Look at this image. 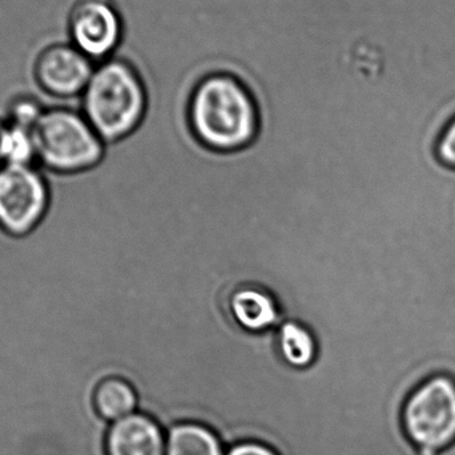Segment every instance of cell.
<instances>
[{
	"mask_svg": "<svg viewBox=\"0 0 455 455\" xmlns=\"http://www.w3.org/2000/svg\"><path fill=\"white\" fill-rule=\"evenodd\" d=\"M189 123L200 143L230 152L253 143L259 132V109L248 88L228 74H213L195 88Z\"/></svg>",
	"mask_w": 455,
	"mask_h": 455,
	"instance_id": "1",
	"label": "cell"
},
{
	"mask_svg": "<svg viewBox=\"0 0 455 455\" xmlns=\"http://www.w3.org/2000/svg\"><path fill=\"white\" fill-rule=\"evenodd\" d=\"M80 99V111L106 144L131 135L147 111L143 80L128 61L116 56L96 64Z\"/></svg>",
	"mask_w": 455,
	"mask_h": 455,
	"instance_id": "2",
	"label": "cell"
},
{
	"mask_svg": "<svg viewBox=\"0 0 455 455\" xmlns=\"http://www.w3.org/2000/svg\"><path fill=\"white\" fill-rule=\"evenodd\" d=\"M37 165L53 175L85 172L100 164L106 143L82 111L67 107L45 109L34 128Z\"/></svg>",
	"mask_w": 455,
	"mask_h": 455,
	"instance_id": "3",
	"label": "cell"
},
{
	"mask_svg": "<svg viewBox=\"0 0 455 455\" xmlns=\"http://www.w3.org/2000/svg\"><path fill=\"white\" fill-rule=\"evenodd\" d=\"M403 425L411 443L427 454L455 443V379L435 374L419 384L406 400Z\"/></svg>",
	"mask_w": 455,
	"mask_h": 455,
	"instance_id": "4",
	"label": "cell"
},
{
	"mask_svg": "<svg viewBox=\"0 0 455 455\" xmlns=\"http://www.w3.org/2000/svg\"><path fill=\"white\" fill-rule=\"evenodd\" d=\"M51 207L47 173L37 165H0V230L26 237L42 226Z\"/></svg>",
	"mask_w": 455,
	"mask_h": 455,
	"instance_id": "5",
	"label": "cell"
},
{
	"mask_svg": "<svg viewBox=\"0 0 455 455\" xmlns=\"http://www.w3.org/2000/svg\"><path fill=\"white\" fill-rule=\"evenodd\" d=\"M71 44L96 64L111 59L124 36V23L115 0H76L68 15Z\"/></svg>",
	"mask_w": 455,
	"mask_h": 455,
	"instance_id": "6",
	"label": "cell"
},
{
	"mask_svg": "<svg viewBox=\"0 0 455 455\" xmlns=\"http://www.w3.org/2000/svg\"><path fill=\"white\" fill-rule=\"evenodd\" d=\"M95 68V61L71 43H55L37 53L34 79L51 98H82Z\"/></svg>",
	"mask_w": 455,
	"mask_h": 455,
	"instance_id": "7",
	"label": "cell"
},
{
	"mask_svg": "<svg viewBox=\"0 0 455 455\" xmlns=\"http://www.w3.org/2000/svg\"><path fill=\"white\" fill-rule=\"evenodd\" d=\"M165 429L149 414L138 411L109 424L107 455H165Z\"/></svg>",
	"mask_w": 455,
	"mask_h": 455,
	"instance_id": "8",
	"label": "cell"
},
{
	"mask_svg": "<svg viewBox=\"0 0 455 455\" xmlns=\"http://www.w3.org/2000/svg\"><path fill=\"white\" fill-rule=\"evenodd\" d=\"M229 307L235 323L251 333L272 331L283 317L275 296L259 285L240 286L230 297Z\"/></svg>",
	"mask_w": 455,
	"mask_h": 455,
	"instance_id": "9",
	"label": "cell"
},
{
	"mask_svg": "<svg viewBox=\"0 0 455 455\" xmlns=\"http://www.w3.org/2000/svg\"><path fill=\"white\" fill-rule=\"evenodd\" d=\"M165 455H226L220 435L196 421L176 422L165 429Z\"/></svg>",
	"mask_w": 455,
	"mask_h": 455,
	"instance_id": "10",
	"label": "cell"
},
{
	"mask_svg": "<svg viewBox=\"0 0 455 455\" xmlns=\"http://www.w3.org/2000/svg\"><path fill=\"white\" fill-rule=\"evenodd\" d=\"M92 403L96 413L112 424L139 411V395L135 387L123 377H104L93 389Z\"/></svg>",
	"mask_w": 455,
	"mask_h": 455,
	"instance_id": "11",
	"label": "cell"
},
{
	"mask_svg": "<svg viewBox=\"0 0 455 455\" xmlns=\"http://www.w3.org/2000/svg\"><path fill=\"white\" fill-rule=\"evenodd\" d=\"M277 347L283 363L294 369H307L317 358V341L307 326L283 315L277 326Z\"/></svg>",
	"mask_w": 455,
	"mask_h": 455,
	"instance_id": "12",
	"label": "cell"
},
{
	"mask_svg": "<svg viewBox=\"0 0 455 455\" xmlns=\"http://www.w3.org/2000/svg\"><path fill=\"white\" fill-rule=\"evenodd\" d=\"M0 165H19V167L37 165L34 131L16 127L7 123L4 139H3Z\"/></svg>",
	"mask_w": 455,
	"mask_h": 455,
	"instance_id": "13",
	"label": "cell"
},
{
	"mask_svg": "<svg viewBox=\"0 0 455 455\" xmlns=\"http://www.w3.org/2000/svg\"><path fill=\"white\" fill-rule=\"evenodd\" d=\"M45 109L47 108L40 103L39 99L27 93H20L11 99L10 103L5 107L3 117L8 124L34 131L44 115Z\"/></svg>",
	"mask_w": 455,
	"mask_h": 455,
	"instance_id": "14",
	"label": "cell"
},
{
	"mask_svg": "<svg viewBox=\"0 0 455 455\" xmlns=\"http://www.w3.org/2000/svg\"><path fill=\"white\" fill-rule=\"evenodd\" d=\"M438 160L446 167L455 170V116L448 123L438 139L437 148Z\"/></svg>",
	"mask_w": 455,
	"mask_h": 455,
	"instance_id": "15",
	"label": "cell"
},
{
	"mask_svg": "<svg viewBox=\"0 0 455 455\" xmlns=\"http://www.w3.org/2000/svg\"><path fill=\"white\" fill-rule=\"evenodd\" d=\"M226 455H280L275 449L259 441L246 440L228 446Z\"/></svg>",
	"mask_w": 455,
	"mask_h": 455,
	"instance_id": "16",
	"label": "cell"
},
{
	"mask_svg": "<svg viewBox=\"0 0 455 455\" xmlns=\"http://www.w3.org/2000/svg\"><path fill=\"white\" fill-rule=\"evenodd\" d=\"M5 128H7V122L4 117L0 116V155H2L3 139H4Z\"/></svg>",
	"mask_w": 455,
	"mask_h": 455,
	"instance_id": "17",
	"label": "cell"
}]
</instances>
